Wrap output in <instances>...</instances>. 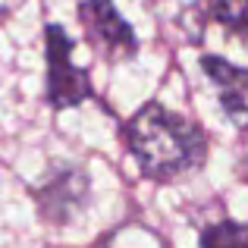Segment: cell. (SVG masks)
Segmentation results:
<instances>
[{"label": "cell", "mask_w": 248, "mask_h": 248, "mask_svg": "<svg viewBox=\"0 0 248 248\" xmlns=\"http://www.w3.org/2000/svg\"><path fill=\"white\" fill-rule=\"evenodd\" d=\"M79 19L88 31L94 50H101L110 60L120 57H132L139 50V38H135L132 25L120 16L113 0H82L79 3Z\"/></svg>", "instance_id": "4"}, {"label": "cell", "mask_w": 248, "mask_h": 248, "mask_svg": "<svg viewBox=\"0 0 248 248\" xmlns=\"http://www.w3.org/2000/svg\"><path fill=\"white\" fill-rule=\"evenodd\" d=\"M88 195H91L88 173L82 167H73V164H57L44 176L41 186L35 188L38 211L50 223H69L76 217V211H82Z\"/></svg>", "instance_id": "3"}, {"label": "cell", "mask_w": 248, "mask_h": 248, "mask_svg": "<svg viewBox=\"0 0 248 248\" xmlns=\"http://www.w3.org/2000/svg\"><path fill=\"white\" fill-rule=\"evenodd\" d=\"M201 248H248V223L223 220V223L204 226Z\"/></svg>", "instance_id": "6"}, {"label": "cell", "mask_w": 248, "mask_h": 248, "mask_svg": "<svg viewBox=\"0 0 248 248\" xmlns=\"http://www.w3.org/2000/svg\"><path fill=\"white\" fill-rule=\"evenodd\" d=\"M129 151L148 179L170 182L195 170L207 154V139L195 123L151 101L123 126Z\"/></svg>", "instance_id": "1"}, {"label": "cell", "mask_w": 248, "mask_h": 248, "mask_svg": "<svg viewBox=\"0 0 248 248\" xmlns=\"http://www.w3.org/2000/svg\"><path fill=\"white\" fill-rule=\"evenodd\" d=\"M201 69L211 79V85L217 88L223 113L239 129H248V69L223 60V57H214V54L201 57Z\"/></svg>", "instance_id": "5"}, {"label": "cell", "mask_w": 248, "mask_h": 248, "mask_svg": "<svg viewBox=\"0 0 248 248\" xmlns=\"http://www.w3.org/2000/svg\"><path fill=\"white\" fill-rule=\"evenodd\" d=\"M207 13L232 35L248 38V0H207Z\"/></svg>", "instance_id": "7"}, {"label": "cell", "mask_w": 248, "mask_h": 248, "mask_svg": "<svg viewBox=\"0 0 248 248\" xmlns=\"http://www.w3.org/2000/svg\"><path fill=\"white\" fill-rule=\"evenodd\" d=\"M44 60H47V104L54 110L79 107L91 97V79L73 63V38L66 29L50 22L44 29Z\"/></svg>", "instance_id": "2"}]
</instances>
